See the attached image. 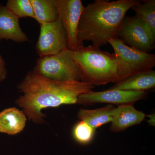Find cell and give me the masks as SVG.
Here are the masks:
<instances>
[{
    "mask_svg": "<svg viewBox=\"0 0 155 155\" xmlns=\"http://www.w3.org/2000/svg\"><path fill=\"white\" fill-rule=\"evenodd\" d=\"M131 9L135 17L141 20L155 38V1L144 0L134 6Z\"/></svg>",
    "mask_w": 155,
    "mask_h": 155,
    "instance_id": "obj_16",
    "label": "cell"
},
{
    "mask_svg": "<svg viewBox=\"0 0 155 155\" xmlns=\"http://www.w3.org/2000/svg\"><path fill=\"white\" fill-rule=\"evenodd\" d=\"M95 130L82 121L78 122L74 126L73 134L75 140L82 144H86L91 141Z\"/></svg>",
    "mask_w": 155,
    "mask_h": 155,
    "instance_id": "obj_18",
    "label": "cell"
},
{
    "mask_svg": "<svg viewBox=\"0 0 155 155\" xmlns=\"http://www.w3.org/2000/svg\"><path fill=\"white\" fill-rule=\"evenodd\" d=\"M26 118L22 111L10 108L0 112V133L15 135L25 127Z\"/></svg>",
    "mask_w": 155,
    "mask_h": 155,
    "instance_id": "obj_13",
    "label": "cell"
},
{
    "mask_svg": "<svg viewBox=\"0 0 155 155\" xmlns=\"http://www.w3.org/2000/svg\"><path fill=\"white\" fill-rule=\"evenodd\" d=\"M133 105H121L114 108L110 127L111 131H123L128 127L140 124L144 120L146 116L145 114L136 110Z\"/></svg>",
    "mask_w": 155,
    "mask_h": 155,
    "instance_id": "obj_11",
    "label": "cell"
},
{
    "mask_svg": "<svg viewBox=\"0 0 155 155\" xmlns=\"http://www.w3.org/2000/svg\"><path fill=\"white\" fill-rule=\"evenodd\" d=\"M6 6L19 19L31 17L35 19L30 0H8L7 1Z\"/></svg>",
    "mask_w": 155,
    "mask_h": 155,
    "instance_id": "obj_17",
    "label": "cell"
},
{
    "mask_svg": "<svg viewBox=\"0 0 155 155\" xmlns=\"http://www.w3.org/2000/svg\"><path fill=\"white\" fill-rule=\"evenodd\" d=\"M19 18L6 6L0 4V41L11 40L17 43L29 41L20 27Z\"/></svg>",
    "mask_w": 155,
    "mask_h": 155,
    "instance_id": "obj_10",
    "label": "cell"
},
{
    "mask_svg": "<svg viewBox=\"0 0 155 155\" xmlns=\"http://www.w3.org/2000/svg\"><path fill=\"white\" fill-rule=\"evenodd\" d=\"M145 91L108 89L102 91H93L82 94L78 97L77 104L90 105L96 104H109L118 105L133 104L143 98Z\"/></svg>",
    "mask_w": 155,
    "mask_h": 155,
    "instance_id": "obj_9",
    "label": "cell"
},
{
    "mask_svg": "<svg viewBox=\"0 0 155 155\" xmlns=\"http://www.w3.org/2000/svg\"><path fill=\"white\" fill-rule=\"evenodd\" d=\"M67 48V35L60 19L40 25L35 47L40 58L56 54Z\"/></svg>",
    "mask_w": 155,
    "mask_h": 155,
    "instance_id": "obj_8",
    "label": "cell"
},
{
    "mask_svg": "<svg viewBox=\"0 0 155 155\" xmlns=\"http://www.w3.org/2000/svg\"><path fill=\"white\" fill-rule=\"evenodd\" d=\"M119 38L127 45L145 52L150 53L155 48V38L144 23L135 16L125 17Z\"/></svg>",
    "mask_w": 155,
    "mask_h": 155,
    "instance_id": "obj_7",
    "label": "cell"
},
{
    "mask_svg": "<svg viewBox=\"0 0 155 155\" xmlns=\"http://www.w3.org/2000/svg\"><path fill=\"white\" fill-rule=\"evenodd\" d=\"M8 71L6 67V63L0 54V83L3 82L7 77Z\"/></svg>",
    "mask_w": 155,
    "mask_h": 155,
    "instance_id": "obj_19",
    "label": "cell"
},
{
    "mask_svg": "<svg viewBox=\"0 0 155 155\" xmlns=\"http://www.w3.org/2000/svg\"><path fill=\"white\" fill-rule=\"evenodd\" d=\"M108 43L114 49L117 61L118 82L155 67V54L129 46L119 38L109 40Z\"/></svg>",
    "mask_w": 155,
    "mask_h": 155,
    "instance_id": "obj_5",
    "label": "cell"
},
{
    "mask_svg": "<svg viewBox=\"0 0 155 155\" xmlns=\"http://www.w3.org/2000/svg\"><path fill=\"white\" fill-rule=\"evenodd\" d=\"M73 54L82 82L94 86L118 82L117 63L114 54L104 51L93 45L79 46Z\"/></svg>",
    "mask_w": 155,
    "mask_h": 155,
    "instance_id": "obj_3",
    "label": "cell"
},
{
    "mask_svg": "<svg viewBox=\"0 0 155 155\" xmlns=\"http://www.w3.org/2000/svg\"><path fill=\"white\" fill-rule=\"evenodd\" d=\"M139 0L116 1L95 0L84 7L81 16L78 39L79 46L84 41H91L100 48L111 39L119 38V33L125 15Z\"/></svg>",
    "mask_w": 155,
    "mask_h": 155,
    "instance_id": "obj_2",
    "label": "cell"
},
{
    "mask_svg": "<svg viewBox=\"0 0 155 155\" xmlns=\"http://www.w3.org/2000/svg\"><path fill=\"white\" fill-rule=\"evenodd\" d=\"M155 87V71L152 69L130 75L116 83L109 89L145 91Z\"/></svg>",
    "mask_w": 155,
    "mask_h": 155,
    "instance_id": "obj_12",
    "label": "cell"
},
{
    "mask_svg": "<svg viewBox=\"0 0 155 155\" xmlns=\"http://www.w3.org/2000/svg\"><path fill=\"white\" fill-rule=\"evenodd\" d=\"M60 19L67 39V47L72 51L79 46L78 30L84 7L81 0H54Z\"/></svg>",
    "mask_w": 155,
    "mask_h": 155,
    "instance_id": "obj_6",
    "label": "cell"
},
{
    "mask_svg": "<svg viewBox=\"0 0 155 155\" xmlns=\"http://www.w3.org/2000/svg\"><path fill=\"white\" fill-rule=\"evenodd\" d=\"M94 87L82 81L51 80L30 71L18 85L22 95L17 100V104L30 120L42 123L45 117L42 110L77 104L81 94L91 91Z\"/></svg>",
    "mask_w": 155,
    "mask_h": 155,
    "instance_id": "obj_1",
    "label": "cell"
},
{
    "mask_svg": "<svg viewBox=\"0 0 155 155\" xmlns=\"http://www.w3.org/2000/svg\"><path fill=\"white\" fill-rule=\"evenodd\" d=\"M32 71L57 81H81L80 70L73 58V51L68 48L56 54L39 58Z\"/></svg>",
    "mask_w": 155,
    "mask_h": 155,
    "instance_id": "obj_4",
    "label": "cell"
},
{
    "mask_svg": "<svg viewBox=\"0 0 155 155\" xmlns=\"http://www.w3.org/2000/svg\"><path fill=\"white\" fill-rule=\"evenodd\" d=\"M35 19L40 25L50 23L58 19L54 0H30Z\"/></svg>",
    "mask_w": 155,
    "mask_h": 155,
    "instance_id": "obj_15",
    "label": "cell"
},
{
    "mask_svg": "<svg viewBox=\"0 0 155 155\" xmlns=\"http://www.w3.org/2000/svg\"><path fill=\"white\" fill-rule=\"evenodd\" d=\"M115 108L113 105L109 104L94 110L80 109L77 116L81 121L85 122L95 130L102 125L111 122Z\"/></svg>",
    "mask_w": 155,
    "mask_h": 155,
    "instance_id": "obj_14",
    "label": "cell"
}]
</instances>
